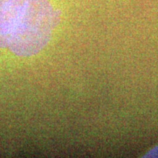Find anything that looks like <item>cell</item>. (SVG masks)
Wrapping results in <instances>:
<instances>
[{"instance_id":"cell-1","label":"cell","mask_w":158,"mask_h":158,"mask_svg":"<svg viewBox=\"0 0 158 158\" xmlns=\"http://www.w3.org/2000/svg\"><path fill=\"white\" fill-rule=\"evenodd\" d=\"M56 15L48 0H29L23 19L7 35L0 36V45L19 56L37 54L48 42Z\"/></svg>"},{"instance_id":"cell-2","label":"cell","mask_w":158,"mask_h":158,"mask_svg":"<svg viewBox=\"0 0 158 158\" xmlns=\"http://www.w3.org/2000/svg\"><path fill=\"white\" fill-rule=\"evenodd\" d=\"M29 0H0V36L7 35L23 19Z\"/></svg>"},{"instance_id":"cell-3","label":"cell","mask_w":158,"mask_h":158,"mask_svg":"<svg viewBox=\"0 0 158 158\" xmlns=\"http://www.w3.org/2000/svg\"><path fill=\"white\" fill-rule=\"evenodd\" d=\"M143 157H158V145L150 149L143 156Z\"/></svg>"}]
</instances>
